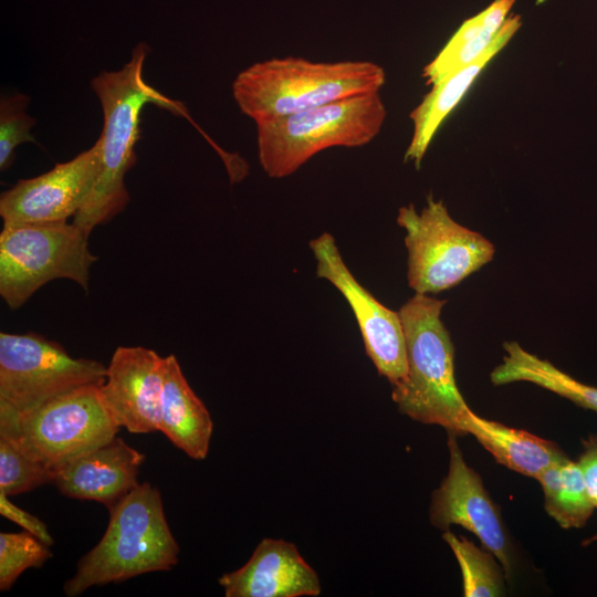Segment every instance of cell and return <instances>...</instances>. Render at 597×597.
<instances>
[{"mask_svg": "<svg viewBox=\"0 0 597 597\" xmlns=\"http://www.w3.org/2000/svg\"><path fill=\"white\" fill-rule=\"evenodd\" d=\"M149 49L138 44L118 71H103L92 81L104 116L101 142V165L95 184L73 222L86 234L111 221L129 202L125 174L136 163L135 145L139 138L143 107L155 104L175 114L185 115L182 105L151 87L144 78V63Z\"/></svg>", "mask_w": 597, "mask_h": 597, "instance_id": "cell-1", "label": "cell"}, {"mask_svg": "<svg viewBox=\"0 0 597 597\" xmlns=\"http://www.w3.org/2000/svg\"><path fill=\"white\" fill-rule=\"evenodd\" d=\"M385 82V70L370 61L314 62L284 56L244 69L237 75L232 93L240 111L259 124L380 92Z\"/></svg>", "mask_w": 597, "mask_h": 597, "instance_id": "cell-2", "label": "cell"}, {"mask_svg": "<svg viewBox=\"0 0 597 597\" xmlns=\"http://www.w3.org/2000/svg\"><path fill=\"white\" fill-rule=\"evenodd\" d=\"M108 511L101 541L78 561L63 586L67 597L80 596L93 586L170 570L178 563L179 545L167 523L158 488L140 483Z\"/></svg>", "mask_w": 597, "mask_h": 597, "instance_id": "cell-3", "label": "cell"}, {"mask_svg": "<svg viewBox=\"0 0 597 597\" xmlns=\"http://www.w3.org/2000/svg\"><path fill=\"white\" fill-rule=\"evenodd\" d=\"M444 300L415 293L398 311L406 343L407 374L392 386L398 410L425 425L461 434L470 409L454 378V347L442 320Z\"/></svg>", "mask_w": 597, "mask_h": 597, "instance_id": "cell-4", "label": "cell"}, {"mask_svg": "<svg viewBox=\"0 0 597 597\" xmlns=\"http://www.w3.org/2000/svg\"><path fill=\"white\" fill-rule=\"evenodd\" d=\"M386 116L380 93L371 92L259 123V163L269 177L285 178L322 150L370 143Z\"/></svg>", "mask_w": 597, "mask_h": 597, "instance_id": "cell-5", "label": "cell"}, {"mask_svg": "<svg viewBox=\"0 0 597 597\" xmlns=\"http://www.w3.org/2000/svg\"><path fill=\"white\" fill-rule=\"evenodd\" d=\"M88 234L74 222L3 226L0 233V295L11 308L21 307L44 284L66 279L88 290L97 256Z\"/></svg>", "mask_w": 597, "mask_h": 597, "instance_id": "cell-6", "label": "cell"}, {"mask_svg": "<svg viewBox=\"0 0 597 597\" xmlns=\"http://www.w3.org/2000/svg\"><path fill=\"white\" fill-rule=\"evenodd\" d=\"M106 366L72 357L64 347L35 334L0 333V427L73 389L101 385Z\"/></svg>", "mask_w": 597, "mask_h": 597, "instance_id": "cell-7", "label": "cell"}, {"mask_svg": "<svg viewBox=\"0 0 597 597\" xmlns=\"http://www.w3.org/2000/svg\"><path fill=\"white\" fill-rule=\"evenodd\" d=\"M397 223L405 230L408 285L418 294L455 286L495 252L491 241L453 220L442 200L432 196L420 212L411 203L399 208Z\"/></svg>", "mask_w": 597, "mask_h": 597, "instance_id": "cell-8", "label": "cell"}, {"mask_svg": "<svg viewBox=\"0 0 597 597\" xmlns=\"http://www.w3.org/2000/svg\"><path fill=\"white\" fill-rule=\"evenodd\" d=\"M119 428L103 402L100 385H87L0 427V436L11 438L28 455L55 472L113 440Z\"/></svg>", "mask_w": 597, "mask_h": 597, "instance_id": "cell-9", "label": "cell"}, {"mask_svg": "<svg viewBox=\"0 0 597 597\" xmlns=\"http://www.w3.org/2000/svg\"><path fill=\"white\" fill-rule=\"evenodd\" d=\"M316 275L333 284L349 304L363 337L367 356L391 386L407 374L405 334L399 312L381 304L345 264L335 238L324 232L308 243Z\"/></svg>", "mask_w": 597, "mask_h": 597, "instance_id": "cell-10", "label": "cell"}, {"mask_svg": "<svg viewBox=\"0 0 597 597\" xmlns=\"http://www.w3.org/2000/svg\"><path fill=\"white\" fill-rule=\"evenodd\" d=\"M101 142L51 170L19 180L0 196L3 226L64 222L91 192L101 165Z\"/></svg>", "mask_w": 597, "mask_h": 597, "instance_id": "cell-11", "label": "cell"}, {"mask_svg": "<svg viewBox=\"0 0 597 597\" xmlns=\"http://www.w3.org/2000/svg\"><path fill=\"white\" fill-rule=\"evenodd\" d=\"M166 357L143 346H118L100 392L119 427L130 433L159 430Z\"/></svg>", "mask_w": 597, "mask_h": 597, "instance_id": "cell-12", "label": "cell"}, {"mask_svg": "<svg viewBox=\"0 0 597 597\" xmlns=\"http://www.w3.org/2000/svg\"><path fill=\"white\" fill-rule=\"evenodd\" d=\"M449 469L440 486L433 491L430 522L441 531L460 525L473 533L502 564L510 576L506 537L498 511L488 495L480 475L470 468L457 442L449 433Z\"/></svg>", "mask_w": 597, "mask_h": 597, "instance_id": "cell-13", "label": "cell"}, {"mask_svg": "<svg viewBox=\"0 0 597 597\" xmlns=\"http://www.w3.org/2000/svg\"><path fill=\"white\" fill-rule=\"evenodd\" d=\"M226 597L318 596L317 573L287 541L263 538L249 561L218 579Z\"/></svg>", "mask_w": 597, "mask_h": 597, "instance_id": "cell-14", "label": "cell"}, {"mask_svg": "<svg viewBox=\"0 0 597 597\" xmlns=\"http://www.w3.org/2000/svg\"><path fill=\"white\" fill-rule=\"evenodd\" d=\"M145 455L121 437L80 455L55 471L53 483L64 496L113 507L139 483Z\"/></svg>", "mask_w": 597, "mask_h": 597, "instance_id": "cell-15", "label": "cell"}, {"mask_svg": "<svg viewBox=\"0 0 597 597\" xmlns=\"http://www.w3.org/2000/svg\"><path fill=\"white\" fill-rule=\"evenodd\" d=\"M521 27L519 15L506 19L491 46L475 61L457 69L434 82L428 94L411 111L412 134L405 161L419 168L441 125L470 90L481 72L509 43Z\"/></svg>", "mask_w": 597, "mask_h": 597, "instance_id": "cell-16", "label": "cell"}, {"mask_svg": "<svg viewBox=\"0 0 597 597\" xmlns=\"http://www.w3.org/2000/svg\"><path fill=\"white\" fill-rule=\"evenodd\" d=\"M212 430L210 412L188 384L177 357L166 356L158 431L189 458L203 460Z\"/></svg>", "mask_w": 597, "mask_h": 597, "instance_id": "cell-17", "label": "cell"}, {"mask_svg": "<svg viewBox=\"0 0 597 597\" xmlns=\"http://www.w3.org/2000/svg\"><path fill=\"white\" fill-rule=\"evenodd\" d=\"M460 429L461 434H472L499 463L534 479L566 458L552 441L484 419L471 409L462 418Z\"/></svg>", "mask_w": 597, "mask_h": 597, "instance_id": "cell-18", "label": "cell"}, {"mask_svg": "<svg viewBox=\"0 0 597 597\" xmlns=\"http://www.w3.org/2000/svg\"><path fill=\"white\" fill-rule=\"evenodd\" d=\"M515 0H494L465 20L441 51L422 70L428 84L480 57L494 42Z\"/></svg>", "mask_w": 597, "mask_h": 597, "instance_id": "cell-19", "label": "cell"}, {"mask_svg": "<svg viewBox=\"0 0 597 597\" xmlns=\"http://www.w3.org/2000/svg\"><path fill=\"white\" fill-rule=\"evenodd\" d=\"M505 356L490 377L494 385L527 381L553 391L574 404L597 411V387L583 384L548 360L526 352L516 342L503 344Z\"/></svg>", "mask_w": 597, "mask_h": 597, "instance_id": "cell-20", "label": "cell"}, {"mask_svg": "<svg viewBox=\"0 0 597 597\" xmlns=\"http://www.w3.org/2000/svg\"><path fill=\"white\" fill-rule=\"evenodd\" d=\"M542 485L545 510L563 528L582 527L591 516L593 504L577 462L567 457L544 470Z\"/></svg>", "mask_w": 597, "mask_h": 597, "instance_id": "cell-21", "label": "cell"}, {"mask_svg": "<svg viewBox=\"0 0 597 597\" xmlns=\"http://www.w3.org/2000/svg\"><path fill=\"white\" fill-rule=\"evenodd\" d=\"M442 537L461 568L465 597H492L502 594V577L491 552L476 547L449 530L443 532Z\"/></svg>", "mask_w": 597, "mask_h": 597, "instance_id": "cell-22", "label": "cell"}, {"mask_svg": "<svg viewBox=\"0 0 597 597\" xmlns=\"http://www.w3.org/2000/svg\"><path fill=\"white\" fill-rule=\"evenodd\" d=\"M55 472L28 455L11 438L0 436V492L7 496L53 483Z\"/></svg>", "mask_w": 597, "mask_h": 597, "instance_id": "cell-23", "label": "cell"}, {"mask_svg": "<svg viewBox=\"0 0 597 597\" xmlns=\"http://www.w3.org/2000/svg\"><path fill=\"white\" fill-rule=\"evenodd\" d=\"M52 557L50 545L28 531L0 533V590L7 591L28 568H39Z\"/></svg>", "mask_w": 597, "mask_h": 597, "instance_id": "cell-24", "label": "cell"}, {"mask_svg": "<svg viewBox=\"0 0 597 597\" xmlns=\"http://www.w3.org/2000/svg\"><path fill=\"white\" fill-rule=\"evenodd\" d=\"M29 96L14 94L0 103V169L7 170L14 160L15 148L25 142H34L30 130L36 121L25 112Z\"/></svg>", "mask_w": 597, "mask_h": 597, "instance_id": "cell-25", "label": "cell"}, {"mask_svg": "<svg viewBox=\"0 0 597 597\" xmlns=\"http://www.w3.org/2000/svg\"><path fill=\"white\" fill-rule=\"evenodd\" d=\"M0 514L6 519L19 524L25 531L32 533L48 545L53 544V538L45 524L31 513L12 504L8 496L0 492Z\"/></svg>", "mask_w": 597, "mask_h": 597, "instance_id": "cell-26", "label": "cell"}, {"mask_svg": "<svg viewBox=\"0 0 597 597\" xmlns=\"http://www.w3.org/2000/svg\"><path fill=\"white\" fill-rule=\"evenodd\" d=\"M584 451L577 463L582 471L589 498L597 507V437L584 441Z\"/></svg>", "mask_w": 597, "mask_h": 597, "instance_id": "cell-27", "label": "cell"}]
</instances>
